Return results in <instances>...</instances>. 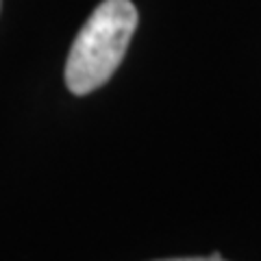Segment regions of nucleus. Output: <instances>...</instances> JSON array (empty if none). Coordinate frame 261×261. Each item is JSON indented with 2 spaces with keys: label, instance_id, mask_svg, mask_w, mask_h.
<instances>
[{
  "label": "nucleus",
  "instance_id": "obj_1",
  "mask_svg": "<svg viewBox=\"0 0 261 261\" xmlns=\"http://www.w3.org/2000/svg\"><path fill=\"white\" fill-rule=\"evenodd\" d=\"M137 29V9L130 0H102L79 31L65 61V85L85 96L113 76Z\"/></svg>",
  "mask_w": 261,
  "mask_h": 261
},
{
  "label": "nucleus",
  "instance_id": "obj_2",
  "mask_svg": "<svg viewBox=\"0 0 261 261\" xmlns=\"http://www.w3.org/2000/svg\"><path fill=\"white\" fill-rule=\"evenodd\" d=\"M163 261H224V259L218 252H214L211 257H185V259H163Z\"/></svg>",
  "mask_w": 261,
  "mask_h": 261
}]
</instances>
